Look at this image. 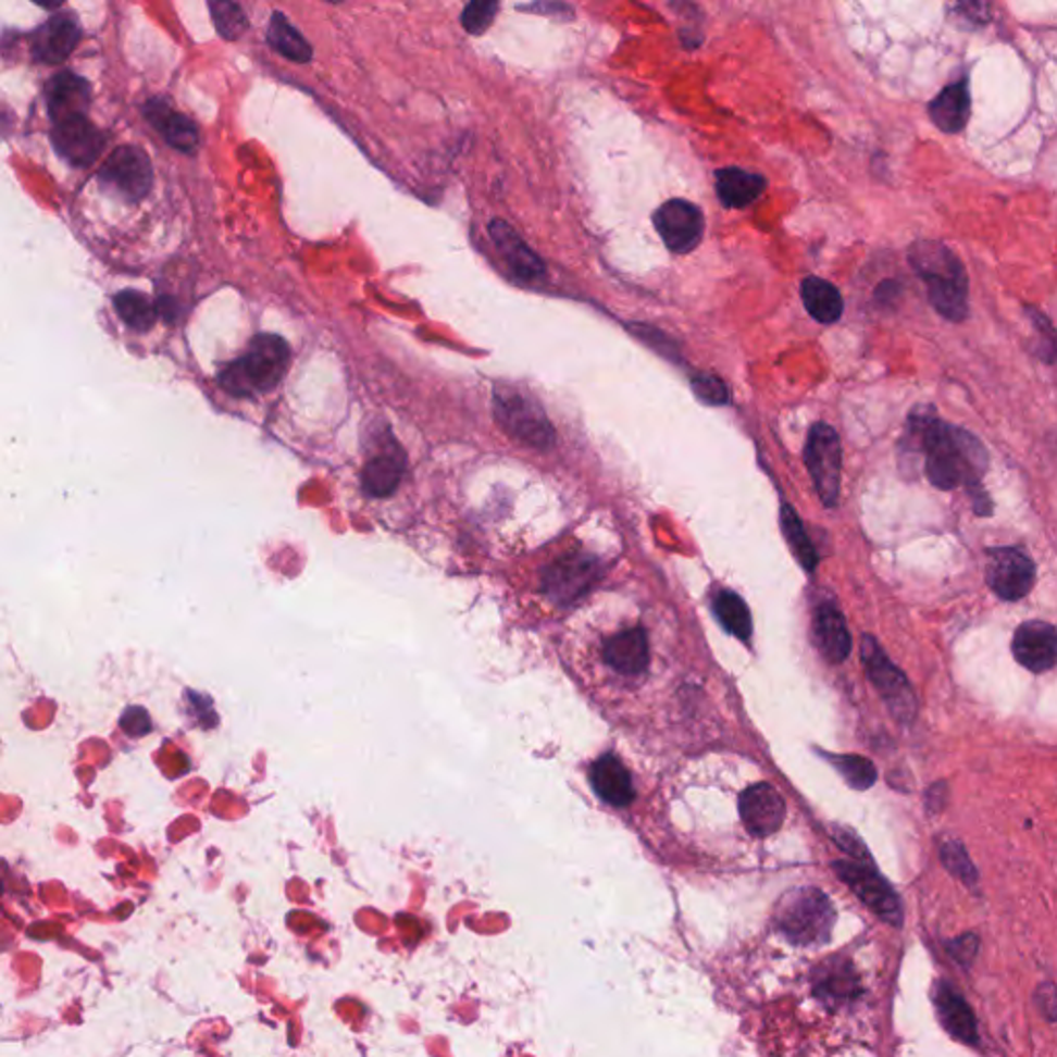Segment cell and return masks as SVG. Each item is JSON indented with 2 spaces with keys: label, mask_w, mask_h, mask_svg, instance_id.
I'll use <instances>...</instances> for the list:
<instances>
[{
  "label": "cell",
  "mask_w": 1057,
  "mask_h": 1057,
  "mask_svg": "<svg viewBox=\"0 0 1057 1057\" xmlns=\"http://www.w3.org/2000/svg\"><path fill=\"white\" fill-rule=\"evenodd\" d=\"M781 527H783L785 539L795 554L797 562L808 572H812L818 564V554H816L812 542H810L806 528L801 525L799 517L795 514V510L789 505H783V509H781Z\"/></svg>",
  "instance_id": "cell-32"
},
{
  "label": "cell",
  "mask_w": 1057,
  "mask_h": 1057,
  "mask_svg": "<svg viewBox=\"0 0 1057 1057\" xmlns=\"http://www.w3.org/2000/svg\"><path fill=\"white\" fill-rule=\"evenodd\" d=\"M861 659L868 671V677L872 680L875 691L882 696V700L888 705L891 712L898 721H913L917 714V700L913 688L905 673L896 668L895 663L882 651V647L875 643L874 636L866 634L861 638Z\"/></svg>",
  "instance_id": "cell-6"
},
{
  "label": "cell",
  "mask_w": 1057,
  "mask_h": 1057,
  "mask_svg": "<svg viewBox=\"0 0 1057 1057\" xmlns=\"http://www.w3.org/2000/svg\"><path fill=\"white\" fill-rule=\"evenodd\" d=\"M692 388L698 395V399H702L709 406H725L730 401V390L723 385L721 378L707 376V374L694 376L692 378Z\"/></svg>",
  "instance_id": "cell-37"
},
{
  "label": "cell",
  "mask_w": 1057,
  "mask_h": 1057,
  "mask_svg": "<svg viewBox=\"0 0 1057 1057\" xmlns=\"http://www.w3.org/2000/svg\"><path fill=\"white\" fill-rule=\"evenodd\" d=\"M82 40V29L71 15H52L34 34L32 52L46 64H61L66 61L75 46Z\"/></svg>",
  "instance_id": "cell-16"
},
{
  "label": "cell",
  "mask_w": 1057,
  "mask_h": 1057,
  "mask_svg": "<svg viewBox=\"0 0 1057 1057\" xmlns=\"http://www.w3.org/2000/svg\"><path fill=\"white\" fill-rule=\"evenodd\" d=\"M606 663L624 675L643 673L649 666V643L643 629H629L604 643Z\"/></svg>",
  "instance_id": "cell-21"
},
{
  "label": "cell",
  "mask_w": 1057,
  "mask_h": 1057,
  "mask_svg": "<svg viewBox=\"0 0 1057 1057\" xmlns=\"http://www.w3.org/2000/svg\"><path fill=\"white\" fill-rule=\"evenodd\" d=\"M813 990L818 999L824 1002L826 1006H843L849 1004L859 994V981L851 965L836 958L824 962L818 969L813 979Z\"/></svg>",
  "instance_id": "cell-24"
},
{
  "label": "cell",
  "mask_w": 1057,
  "mask_h": 1057,
  "mask_svg": "<svg viewBox=\"0 0 1057 1057\" xmlns=\"http://www.w3.org/2000/svg\"><path fill=\"white\" fill-rule=\"evenodd\" d=\"M934 1004L944 1029L958 1041L967 1045H975L979 1039L975 1015L969 1008L967 999L960 996L950 983L942 981L935 985Z\"/></svg>",
  "instance_id": "cell-19"
},
{
  "label": "cell",
  "mask_w": 1057,
  "mask_h": 1057,
  "mask_svg": "<svg viewBox=\"0 0 1057 1057\" xmlns=\"http://www.w3.org/2000/svg\"><path fill=\"white\" fill-rule=\"evenodd\" d=\"M489 236L507 259L510 269L521 279H539L546 273L544 261L525 245V240L509 224L496 220L489 224Z\"/></svg>",
  "instance_id": "cell-20"
},
{
  "label": "cell",
  "mask_w": 1057,
  "mask_h": 1057,
  "mask_svg": "<svg viewBox=\"0 0 1057 1057\" xmlns=\"http://www.w3.org/2000/svg\"><path fill=\"white\" fill-rule=\"evenodd\" d=\"M838 878L859 896L875 916L891 925H900L903 909L893 886L863 861H836L833 866Z\"/></svg>",
  "instance_id": "cell-9"
},
{
  "label": "cell",
  "mask_w": 1057,
  "mask_h": 1057,
  "mask_svg": "<svg viewBox=\"0 0 1057 1057\" xmlns=\"http://www.w3.org/2000/svg\"><path fill=\"white\" fill-rule=\"evenodd\" d=\"M590 783L597 795L615 808H624L634 799L631 773L626 767L611 754L601 756L590 767Z\"/></svg>",
  "instance_id": "cell-23"
},
{
  "label": "cell",
  "mask_w": 1057,
  "mask_h": 1057,
  "mask_svg": "<svg viewBox=\"0 0 1057 1057\" xmlns=\"http://www.w3.org/2000/svg\"><path fill=\"white\" fill-rule=\"evenodd\" d=\"M269 43L287 61L308 62L312 48L304 36L287 21L284 13H273L269 25Z\"/></svg>",
  "instance_id": "cell-29"
},
{
  "label": "cell",
  "mask_w": 1057,
  "mask_h": 1057,
  "mask_svg": "<svg viewBox=\"0 0 1057 1057\" xmlns=\"http://www.w3.org/2000/svg\"><path fill=\"white\" fill-rule=\"evenodd\" d=\"M739 813L748 833L769 836L781 829L785 820V804L769 783H758L742 793Z\"/></svg>",
  "instance_id": "cell-14"
},
{
  "label": "cell",
  "mask_w": 1057,
  "mask_h": 1057,
  "mask_svg": "<svg viewBox=\"0 0 1057 1057\" xmlns=\"http://www.w3.org/2000/svg\"><path fill=\"white\" fill-rule=\"evenodd\" d=\"M971 114V96L967 83L958 82L942 89L930 103V116L944 133H960Z\"/></svg>",
  "instance_id": "cell-25"
},
{
  "label": "cell",
  "mask_w": 1057,
  "mask_h": 1057,
  "mask_svg": "<svg viewBox=\"0 0 1057 1057\" xmlns=\"http://www.w3.org/2000/svg\"><path fill=\"white\" fill-rule=\"evenodd\" d=\"M100 183L126 201H141L151 190L153 170L149 158L137 147H119L100 170Z\"/></svg>",
  "instance_id": "cell-8"
},
{
  "label": "cell",
  "mask_w": 1057,
  "mask_h": 1057,
  "mask_svg": "<svg viewBox=\"0 0 1057 1057\" xmlns=\"http://www.w3.org/2000/svg\"><path fill=\"white\" fill-rule=\"evenodd\" d=\"M826 760L833 764L838 774L847 781L849 787L866 792L875 783V767L863 756L857 754H826Z\"/></svg>",
  "instance_id": "cell-33"
},
{
  "label": "cell",
  "mask_w": 1057,
  "mask_h": 1057,
  "mask_svg": "<svg viewBox=\"0 0 1057 1057\" xmlns=\"http://www.w3.org/2000/svg\"><path fill=\"white\" fill-rule=\"evenodd\" d=\"M496 13H498L496 2H471L461 15V23L471 36H482L492 25Z\"/></svg>",
  "instance_id": "cell-36"
},
{
  "label": "cell",
  "mask_w": 1057,
  "mask_h": 1057,
  "mask_svg": "<svg viewBox=\"0 0 1057 1057\" xmlns=\"http://www.w3.org/2000/svg\"><path fill=\"white\" fill-rule=\"evenodd\" d=\"M597 576L599 569L595 560L587 556H567L546 572L544 590L551 601H556L558 606H567L576 601L583 593H587Z\"/></svg>",
  "instance_id": "cell-12"
},
{
  "label": "cell",
  "mask_w": 1057,
  "mask_h": 1057,
  "mask_svg": "<svg viewBox=\"0 0 1057 1057\" xmlns=\"http://www.w3.org/2000/svg\"><path fill=\"white\" fill-rule=\"evenodd\" d=\"M813 638H816V647L831 663H843L849 657L854 645L847 622L834 606H822L816 611Z\"/></svg>",
  "instance_id": "cell-22"
},
{
  "label": "cell",
  "mask_w": 1057,
  "mask_h": 1057,
  "mask_svg": "<svg viewBox=\"0 0 1057 1057\" xmlns=\"http://www.w3.org/2000/svg\"><path fill=\"white\" fill-rule=\"evenodd\" d=\"M977 950H979V937L973 934L960 935L950 942L948 946V953L953 955L956 962L969 967L973 962V958L977 956Z\"/></svg>",
  "instance_id": "cell-39"
},
{
  "label": "cell",
  "mask_w": 1057,
  "mask_h": 1057,
  "mask_svg": "<svg viewBox=\"0 0 1057 1057\" xmlns=\"http://www.w3.org/2000/svg\"><path fill=\"white\" fill-rule=\"evenodd\" d=\"M834 909L829 896L816 888L793 891L781 898L776 921L793 944H824L834 925Z\"/></svg>",
  "instance_id": "cell-4"
},
{
  "label": "cell",
  "mask_w": 1057,
  "mask_h": 1057,
  "mask_svg": "<svg viewBox=\"0 0 1057 1057\" xmlns=\"http://www.w3.org/2000/svg\"><path fill=\"white\" fill-rule=\"evenodd\" d=\"M661 240L675 254H686L700 245L705 232V217L696 204L673 199L661 204L652 215Z\"/></svg>",
  "instance_id": "cell-11"
},
{
  "label": "cell",
  "mask_w": 1057,
  "mask_h": 1057,
  "mask_svg": "<svg viewBox=\"0 0 1057 1057\" xmlns=\"http://www.w3.org/2000/svg\"><path fill=\"white\" fill-rule=\"evenodd\" d=\"M714 615L721 622V626L739 641L748 643L753 636V615L744 599L735 593L723 590L714 597Z\"/></svg>",
  "instance_id": "cell-30"
},
{
  "label": "cell",
  "mask_w": 1057,
  "mask_h": 1057,
  "mask_svg": "<svg viewBox=\"0 0 1057 1057\" xmlns=\"http://www.w3.org/2000/svg\"><path fill=\"white\" fill-rule=\"evenodd\" d=\"M834 841L838 843V847L843 851L854 857L855 861H863V863H870V854L868 849L863 847V843L855 836L851 831H845V829H834Z\"/></svg>",
  "instance_id": "cell-40"
},
{
  "label": "cell",
  "mask_w": 1057,
  "mask_h": 1057,
  "mask_svg": "<svg viewBox=\"0 0 1057 1057\" xmlns=\"http://www.w3.org/2000/svg\"><path fill=\"white\" fill-rule=\"evenodd\" d=\"M52 145L66 162L89 165L96 162L103 147L102 133L87 121V116L54 124Z\"/></svg>",
  "instance_id": "cell-15"
},
{
  "label": "cell",
  "mask_w": 1057,
  "mask_h": 1057,
  "mask_svg": "<svg viewBox=\"0 0 1057 1057\" xmlns=\"http://www.w3.org/2000/svg\"><path fill=\"white\" fill-rule=\"evenodd\" d=\"M48 112L54 124L82 119L91 102V89L75 73H59L46 85Z\"/></svg>",
  "instance_id": "cell-17"
},
{
  "label": "cell",
  "mask_w": 1057,
  "mask_h": 1057,
  "mask_svg": "<svg viewBox=\"0 0 1057 1057\" xmlns=\"http://www.w3.org/2000/svg\"><path fill=\"white\" fill-rule=\"evenodd\" d=\"M1018 663L1033 673L1049 671L1057 663V629L1043 620H1031L1018 626L1012 641Z\"/></svg>",
  "instance_id": "cell-13"
},
{
  "label": "cell",
  "mask_w": 1057,
  "mask_h": 1057,
  "mask_svg": "<svg viewBox=\"0 0 1057 1057\" xmlns=\"http://www.w3.org/2000/svg\"><path fill=\"white\" fill-rule=\"evenodd\" d=\"M114 308L119 310L124 323L130 328L139 331V333L149 331L151 326L156 325L158 308L141 291L124 289L121 294H116L114 296Z\"/></svg>",
  "instance_id": "cell-31"
},
{
  "label": "cell",
  "mask_w": 1057,
  "mask_h": 1057,
  "mask_svg": "<svg viewBox=\"0 0 1057 1057\" xmlns=\"http://www.w3.org/2000/svg\"><path fill=\"white\" fill-rule=\"evenodd\" d=\"M494 411L502 430L527 447L546 448L554 445V427L542 406L514 387H498L494 393Z\"/></svg>",
  "instance_id": "cell-5"
},
{
  "label": "cell",
  "mask_w": 1057,
  "mask_h": 1057,
  "mask_svg": "<svg viewBox=\"0 0 1057 1057\" xmlns=\"http://www.w3.org/2000/svg\"><path fill=\"white\" fill-rule=\"evenodd\" d=\"M717 195L730 209H744L753 204L764 190L767 181L742 167H723L717 172Z\"/></svg>",
  "instance_id": "cell-27"
},
{
  "label": "cell",
  "mask_w": 1057,
  "mask_h": 1057,
  "mask_svg": "<svg viewBox=\"0 0 1057 1057\" xmlns=\"http://www.w3.org/2000/svg\"><path fill=\"white\" fill-rule=\"evenodd\" d=\"M1037 1006L1043 1017L1057 1020V987L1054 983H1045L1037 990Z\"/></svg>",
  "instance_id": "cell-41"
},
{
  "label": "cell",
  "mask_w": 1057,
  "mask_h": 1057,
  "mask_svg": "<svg viewBox=\"0 0 1057 1057\" xmlns=\"http://www.w3.org/2000/svg\"><path fill=\"white\" fill-rule=\"evenodd\" d=\"M909 261L928 287V298L948 321H962L969 310V282L965 266L948 246L923 240L909 250Z\"/></svg>",
  "instance_id": "cell-2"
},
{
  "label": "cell",
  "mask_w": 1057,
  "mask_h": 1057,
  "mask_svg": "<svg viewBox=\"0 0 1057 1057\" xmlns=\"http://www.w3.org/2000/svg\"><path fill=\"white\" fill-rule=\"evenodd\" d=\"M806 465L812 475L813 488L824 507H834L841 492L843 450L838 434L829 424H816L806 445Z\"/></svg>",
  "instance_id": "cell-7"
},
{
  "label": "cell",
  "mask_w": 1057,
  "mask_h": 1057,
  "mask_svg": "<svg viewBox=\"0 0 1057 1057\" xmlns=\"http://www.w3.org/2000/svg\"><path fill=\"white\" fill-rule=\"evenodd\" d=\"M1037 572L1033 560L1017 548H994L987 551L985 581L999 599L1018 601L1035 585Z\"/></svg>",
  "instance_id": "cell-10"
},
{
  "label": "cell",
  "mask_w": 1057,
  "mask_h": 1057,
  "mask_svg": "<svg viewBox=\"0 0 1057 1057\" xmlns=\"http://www.w3.org/2000/svg\"><path fill=\"white\" fill-rule=\"evenodd\" d=\"M940 857H942V863L946 866V870H948L950 874L956 875L958 880H962L967 886H975V866L971 863L969 855H967L965 847H962L958 841H948V843H944V845H942V849H940Z\"/></svg>",
  "instance_id": "cell-35"
},
{
  "label": "cell",
  "mask_w": 1057,
  "mask_h": 1057,
  "mask_svg": "<svg viewBox=\"0 0 1057 1057\" xmlns=\"http://www.w3.org/2000/svg\"><path fill=\"white\" fill-rule=\"evenodd\" d=\"M406 452L399 443L390 440L388 447L381 448L368 459L362 471V488L372 498H385L399 488L406 473Z\"/></svg>",
  "instance_id": "cell-18"
},
{
  "label": "cell",
  "mask_w": 1057,
  "mask_h": 1057,
  "mask_svg": "<svg viewBox=\"0 0 1057 1057\" xmlns=\"http://www.w3.org/2000/svg\"><path fill=\"white\" fill-rule=\"evenodd\" d=\"M801 300H804L808 314L812 316L813 321H818L822 325L836 323L841 319L843 306H845L843 298H841V291L833 284L818 279V277H808L801 284Z\"/></svg>",
  "instance_id": "cell-28"
},
{
  "label": "cell",
  "mask_w": 1057,
  "mask_h": 1057,
  "mask_svg": "<svg viewBox=\"0 0 1057 1057\" xmlns=\"http://www.w3.org/2000/svg\"><path fill=\"white\" fill-rule=\"evenodd\" d=\"M289 364V347L277 335H257L245 356L227 364L220 385L236 397H254L277 387Z\"/></svg>",
  "instance_id": "cell-3"
},
{
  "label": "cell",
  "mask_w": 1057,
  "mask_h": 1057,
  "mask_svg": "<svg viewBox=\"0 0 1057 1057\" xmlns=\"http://www.w3.org/2000/svg\"><path fill=\"white\" fill-rule=\"evenodd\" d=\"M147 119L162 130L165 141L174 149L192 153L199 145V128L188 116L172 112L163 100H151L147 103Z\"/></svg>",
  "instance_id": "cell-26"
},
{
  "label": "cell",
  "mask_w": 1057,
  "mask_h": 1057,
  "mask_svg": "<svg viewBox=\"0 0 1057 1057\" xmlns=\"http://www.w3.org/2000/svg\"><path fill=\"white\" fill-rule=\"evenodd\" d=\"M903 450L923 452L925 475L940 489L975 488L990 463L979 438L962 427L940 422L930 407L916 409L909 415Z\"/></svg>",
  "instance_id": "cell-1"
},
{
  "label": "cell",
  "mask_w": 1057,
  "mask_h": 1057,
  "mask_svg": "<svg viewBox=\"0 0 1057 1057\" xmlns=\"http://www.w3.org/2000/svg\"><path fill=\"white\" fill-rule=\"evenodd\" d=\"M121 728L123 732L128 733L130 737H142L145 733L151 732V719H149V712L141 709V707H130L123 712V719H121Z\"/></svg>",
  "instance_id": "cell-38"
},
{
  "label": "cell",
  "mask_w": 1057,
  "mask_h": 1057,
  "mask_svg": "<svg viewBox=\"0 0 1057 1057\" xmlns=\"http://www.w3.org/2000/svg\"><path fill=\"white\" fill-rule=\"evenodd\" d=\"M209 11L213 15V23H215L217 32L222 34V38H225V40H238L248 29L245 11L236 2H211Z\"/></svg>",
  "instance_id": "cell-34"
}]
</instances>
